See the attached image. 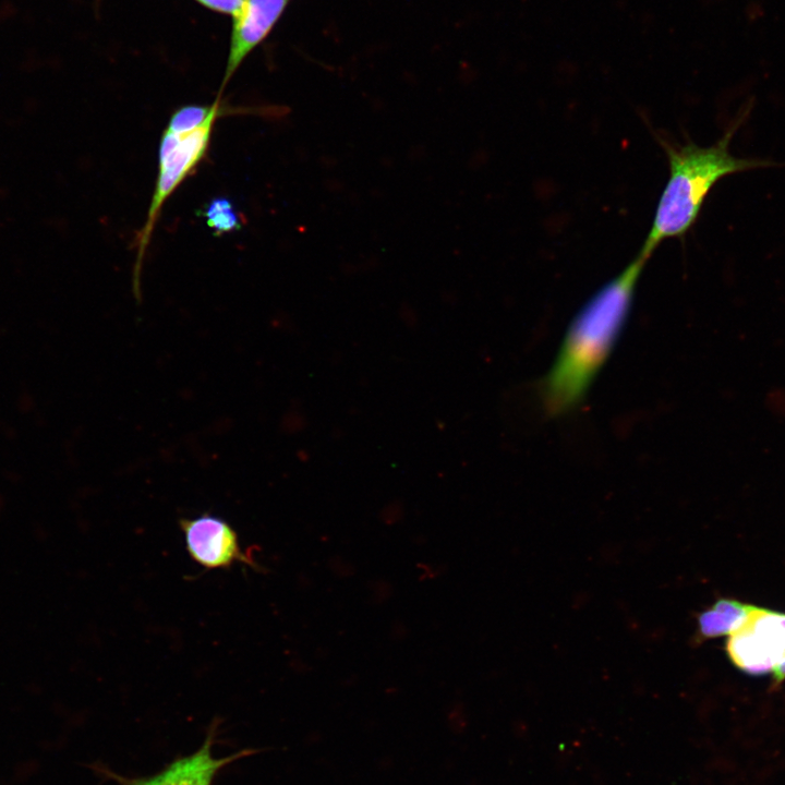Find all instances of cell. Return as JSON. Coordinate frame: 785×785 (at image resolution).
Segmentation results:
<instances>
[{
    "instance_id": "6da1fadb",
    "label": "cell",
    "mask_w": 785,
    "mask_h": 785,
    "mask_svg": "<svg viewBox=\"0 0 785 785\" xmlns=\"http://www.w3.org/2000/svg\"><path fill=\"white\" fill-rule=\"evenodd\" d=\"M648 259L639 253L620 274L601 287L570 322L540 385L541 400L548 415H561L582 401L625 326Z\"/></svg>"
},
{
    "instance_id": "7a4b0ae2",
    "label": "cell",
    "mask_w": 785,
    "mask_h": 785,
    "mask_svg": "<svg viewBox=\"0 0 785 785\" xmlns=\"http://www.w3.org/2000/svg\"><path fill=\"white\" fill-rule=\"evenodd\" d=\"M748 114L749 109L739 113L711 146L702 147L692 142L680 146L663 144L668 160V179L640 254L650 258L662 241L683 238L696 224L706 196L722 178L775 166L770 160L737 158L729 153L730 141Z\"/></svg>"
},
{
    "instance_id": "3957f363",
    "label": "cell",
    "mask_w": 785,
    "mask_h": 785,
    "mask_svg": "<svg viewBox=\"0 0 785 785\" xmlns=\"http://www.w3.org/2000/svg\"><path fill=\"white\" fill-rule=\"evenodd\" d=\"M220 114L188 133H174L165 129L158 148V173L147 217L137 235V254L133 270V292L140 300V278L143 258L154 227L165 202L181 183L200 166L208 153L214 126Z\"/></svg>"
},
{
    "instance_id": "277c9868",
    "label": "cell",
    "mask_w": 785,
    "mask_h": 785,
    "mask_svg": "<svg viewBox=\"0 0 785 785\" xmlns=\"http://www.w3.org/2000/svg\"><path fill=\"white\" fill-rule=\"evenodd\" d=\"M728 636L726 652L745 673H772L785 661V613L749 605Z\"/></svg>"
},
{
    "instance_id": "5b68a950",
    "label": "cell",
    "mask_w": 785,
    "mask_h": 785,
    "mask_svg": "<svg viewBox=\"0 0 785 785\" xmlns=\"http://www.w3.org/2000/svg\"><path fill=\"white\" fill-rule=\"evenodd\" d=\"M218 722L210 724L203 745L193 753L177 758L159 772L143 777H128L105 765L95 764V770L107 780L119 785H212L214 778L226 765L252 756L256 749H242L230 756L215 758L212 748L218 734Z\"/></svg>"
},
{
    "instance_id": "8992f818",
    "label": "cell",
    "mask_w": 785,
    "mask_h": 785,
    "mask_svg": "<svg viewBox=\"0 0 785 785\" xmlns=\"http://www.w3.org/2000/svg\"><path fill=\"white\" fill-rule=\"evenodd\" d=\"M190 557L205 569H228L235 563L258 568L250 552L244 551L235 530L224 519L205 512L179 521Z\"/></svg>"
},
{
    "instance_id": "52a82bcc",
    "label": "cell",
    "mask_w": 785,
    "mask_h": 785,
    "mask_svg": "<svg viewBox=\"0 0 785 785\" xmlns=\"http://www.w3.org/2000/svg\"><path fill=\"white\" fill-rule=\"evenodd\" d=\"M289 0H245L233 17L229 55L220 93L245 58L268 36Z\"/></svg>"
},
{
    "instance_id": "ba28073f",
    "label": "cell",
    "mask_w": 785,
    "mask_h": 785,
    "mask_svg": "<svg viewBox=\"0 0 785 785\" xmlns=\"http://www.w3.org/2000/svg\"><path fill=\"white\" fill-rule=\"evenodd\" d=\"M749 604L721 599L698 617V635L703 639L729 635L741 621Z\"/></svg>"
},
{
    "instance_id": "9c48e42d",
    "label": "cell",
    "mask_w": 785,
    "mask_h": 785,
    "mask_svg": "<svg viewBox=\"0 0 785 785\" xmlns=\"http://www.w3.org/2000/svg\"><path fill=\"white\" fill-rule=\"evenodd\" d=\"M200 216L204 218L214 235L220 237L243 227L241 215L235 209L232 201L226 196H217L208 201L201 210Z\"/></svg>"
},
{
    "instance_id": "30bf717a",
    "label": "cell",
    "mask_w": 785,
    "mask_h": 785,
    "mask_svg": "<svg viewBox=\"0 0 785 785\" xmlns=\"http://www.w3.org/2000/svg\"><path fill=\"white\" fill-rule=\"evenodd\" d=\"M220 94L210 105H185L170 116L166 130L174 133H188L215 114H221Z\"/></svg>"
},
{
    "instance_id": "8fae6325",
    "label": "cell",
    "mask_w": 785,
    "mask_h": 785,
    "mask_svg": "<svg viewBox=\"0 0 785 785\" xmlns=\"http://www.w3.org/2000/svg\"><path fill=\"white\" fill-rule=\"evenodd\" d=\"M203 7L219 12L222 14L231 15L232 19L237 16L243 8L245 0H195Z\"/></svg>"
},
{
    "instance_id": "7c38bea8",
    "label": "cell",
    "mask_w": 785,
    "mask_h": 785,
    "mask_svg": "<svg viewBox=\"0 0 785 785\" xmlns=\"http://www.w3.org/2000/svg\"><path fill=\"white\" fill-rule=\"evenodd\" d=\"M772 674L776 683L783 681L785 679V661L776 666Z\"/></svg>"
}]
</instances>
